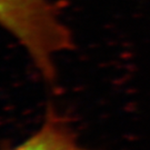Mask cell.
<instances>
[{"label":"cell","mask_w":150,"mask_h":150,"mask_svg":"<svg viewBox=\"0 0 150 150\" xmlns=\"http://www.w3.org/2000/svg\"><path fill=\"white\" fill-rule=\"evenodd\" d=\"M0 26L27 50L46 80L54 79V57L71 36L48 0H0Z\"/></svg>","instance_id":"1"},{"label":"cell","mask_w":150,"mask_h":150,"mask_svg":"<svg viewBox=\"0 0 150 150\" xmlns=\"http://www.w3.org/2000/svg\"><path fill=\"white\" fill-rule=\"evenodd\" d=\"M6 150H91L79 145L69 122L49 109L41 127L22 144Z\"/></svg>","instance_id":"2"}]
</instances>
